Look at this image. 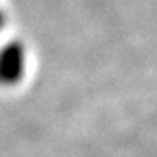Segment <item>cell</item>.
<instances>
[{
  "label": "cell",
  "instance_id": "obj_1",
  "mask_svg": "<svg viewBox=\"0 0 157 157\" xmlns=\"http://www.w3.org/2000/svg\"><path fill=\"white\" fill-rule=\"evenodd\" d=\"M24 70V50L22 45L12 44L2 52L0 57V78L5 82H15Z\"/></svg>",
  "mask_w": 157,
  "mask_h": 157
}]
</instances>
